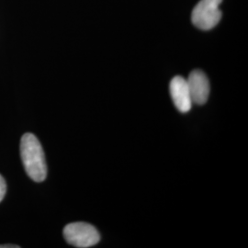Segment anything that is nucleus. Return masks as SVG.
I'll return each mask as SVG.
<instances>
[{
    "label": "nucleus",
    "instance_id": "423d86ee",
    "mask_svg": "<svg viewBox=\"0 0 248 248\" xmlns=\"http://www.w3.org/2000/svg\"><path fill=\"white\" fill-rule=\"evenodd\" d=\"M7 192V184L4 177L0 175V202L3 201Z\"/></svg>",
    "mask_w": 248,
    "mask_h": 248
},
{
    "label": "nucleus",
    "instance_id": "f03ea898",
    "mask_svg": "<svg viewBox=\"0 0 248 248\" xmlns=\"http://www.w3.org/2000/svg\"><path fill=\"white\" fill-rule=\"evenodd\" d=\"M63 237L73 247L88 248L94 247L100 240L98 231L87 222H72L63 229Z\"/></svg>",
    "mask_w": 248,
    "mask_h": 248
},
{
    "label": "nucleus",
    "instance_id": "20e7f679",
    "mask_svg": "<svg viewBox=\"0 0 248 248\" xmlns=\"http://www.w3.org/2000/svg\"><path fill=\"white\" fill-rule=\"evenodd\" d=\"M192 103L203 105L210 95V82L207 76L201 70L191 72L186 79Z\"/></svg>",
    "mask_w": 248,
    "mask_h": 248
},
{
    "label": "nucleus",
    "instance_id": "0eeeda50",
    "mask_svg": "<svg viewBox=\"0 0 248 248\" xmlns=\"http://www.w3.org/2000/svg\"><path fill=\"white\" fill-rule=\"evenodd\" d=\"M18 246L16 245H0V248H18Z\"/></svg>",
    "mask_w": 248,
    "mask_h": 248
},
{
    "label": "nucleus",
    "instance_id": "39448f33",
    "mask_svg": "<svg viewBox=\"0 0 248 248\" xmlns=\"http://www.w3.org/2000/svg\"><path fill=\"white\" fill-rule=\"evenodd\" d=\"M169 89L172 100L177 109L182 113L189 111L193 103L186 79L180 76L175 77L170 82Z\"/></svg>",
    "mask_w": 248,
    "mask_h": 248
},
{
    "label": "nucleus",
    "instance_id": "f257e3e1",
    "mask_svg": "<svg viewBox=\"0 0 248 248\" xmlns=\"http://www.w3.org/2000/svg\"><path fill=\"white\" fill-rule=\"evenodd\" d=\"M20 155L27 175L35 182H43L47 176L45 152L32 133H25L20 142Z\"/></svg>",
    "mask_w": 248,
    "mask_h": 248
},
{
    "label": "nucleus",
    "instance_id": "7ed1b4c3",
    "mask_svg": "<svg viewBox=\"0 0 248 248\" xmlns=\"http://www.w3.org/2000/svg\"><path fill=\"white\" fill-rule=\"evenodd\" d=\"M222 2V0H201L192 11V23L203 31L212 30L222 18V11L219 8Z\"/></svg>",
    "mask_w": 248,
    "mask_h": 248
}]
</instances>
